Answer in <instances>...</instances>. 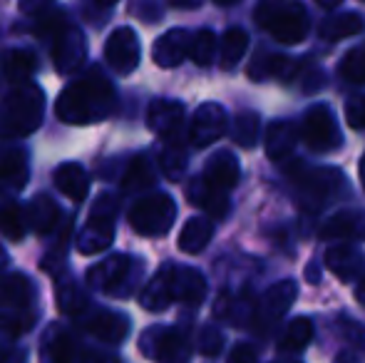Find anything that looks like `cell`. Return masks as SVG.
<instances>
[{
  "instance_id": "obj_1",
  "label": "cell",
  "mask_w": 365,
  "mask_h": 363,
  "mask_svg": "<svg viewBox=\"0 0 365 363\" xmlns=\"http://www.w3.org/2000/svg\"><path fill=\"white\" fill-rule=\"evenodd\" d=\"M117 95L110 80L97 70L85 73L60 92L55 112L65 125H92L102 122L115 112Z\"/></svg>"
},
{
  "instance_id": "obj_2",
  "label": "cell",
  "mask_w": 365,
  "mask_h": 363,
  "mask_svg": "<svg viewBox=\"0 0 365 363\" xmlns=\"http://www.w3.org/2000/svg\"><path fill=\"white\" fill-rule=\"evenodd\" d=\"M45 95L35 83L15 85L0 102V140H23L43 125Z\"/></svg>"
},
{
  "instance_id": "obj_3",
  "label": "cell",
  "mask_w": 365,
  "mask_h": 363,
  "mask_svg": "<svg viewBox=\"0 0 365 363\" xmlns=\"http://www.w3.org/2000/svg\"><path fill=\"white\" fill-rule=\"evenodd\" d=\"M289 175L298 189V199L301 207L308 212H318L328 204V199L341 189L346 177L336 170H323V167H306L301 162L289 165Z\"/></svg>"
},
{
  "instance_id": "obj_4",
  "label": "cell",
  "mask_w": 365,
  "mask_h": 363,
  "mask_svg": "<svg viewBox=\"0 0 365 363\" xmlns=\"http://www.w3.org/2000/svg\"><path fill=\"white\" fill-rule=\"evenodd\" d=\"M254 15H256L259 28H264L271 38L284 45L301 43L308 33V15H306V10L296 3L274 5V3L261 0Z\"/></svg>"
},
{
  "instance_id": "obj_5",
  "label": "cell",
  "mask_w": 365,
  "mask_h": 363,
  "mask_svg": "<svg viewBox=\"0 0 365 363\" xmlns=\"http://www.w3.org/2000/svg\"><path fill=\"white\" fill-rule=\"evenodd\" d=\"M177 219V204L169 194L154 192L140 199L130 212V224L142 237H164Z\"/></svg>"
},
{
  "instance_id": "obj_6",
  "label": "cell",
  "mask_w": 365,
  "mask_h": 363,
  "mask_svg": "<svg viewBox=\"0 0 365 363\" xmlns=\"http://www.w3.org/2000/svg\"><path fill=\"white\" fill-rule=\"evenodd\" d=\"M115 214L117 204L112 202L110 194H102L92 207L80 237H77V249L80 254H97L105 252L115 239Z\"/></svg>"
},
{
  "instance_id": "obj_7",
  "label": "cell",
  "mask_w": 365,
  "mask_h": 363,
  "mask_svg": "<svg viewBox=\"0 0 365 363\" xmlns=\"http://www.w3.org/2000/svg\"><path fill=\"white\" fill-rule=\"evenodd\" d=\"M301 137L308 150L323 152V155H326V152H336L343 142L336 117H333V112L328 110L326 105L311 107V110L303 115Z\"/></svg>"
},
{
  "instance_id": "obj_8",
  "label": "cell",
  "mask_w": 365,
  "mask_h": 363,
  "mask_svg": "<svg viewBox=\"0 0 365 363\" xmlns=\"http://www.w3.org/2000/svg\"><path fill=\"white\" fill-rule=\"evenodd\" d=\"M140 349L157 363H189L192 356L187 336L177 329H162V326H154L142 334Z\"/></svg>"
},
{
  "instance_id": "obj_9",
  "label": "cell",
  "mask_w": 365,
  "mask_h": 363,
  "mask_svg": "<svg viewBox=\"0 0 365 363\" xmlns=\"http://www.w3.org/2000/svg\"><path fill=\"white\" fill-rule=\"evenodd\" d=\"M30 301H33V284L25 274H10L0 281V306L8 311V326L15 334L30 326Z\"/></svg>"
},
{
  "instance_id": "obj_10",
  "label": "cell",
  "mask_w": 365,
  "mask_h": 363,
  "mask_svg": "<svg viewBox=\"0 0 365 363\" xmlns=\"http://www.w3.org/2000/svg\"><path fill=\"white\" fill-rule=\"evenodd\" d=\"M140 38L132 28H117L105 43V60L117 75H130L140 65Z\"/></svg>"
},
{
  "instance_id": "obj_11",
  "label": "cell",
  "mask_w": 365,
  "mask_h": 363,
  "mask_svg": "<svg viewBox=\"0 0 365 363\" xmlns=\"http://www.w3.org/2000/svg\"><path fill=\"white\" fill-rule=\"evenodd\" d=\"M229 130V120H226L224 107L217 102H204L197 112H194L192 127H189V140L194 147H209L212 142L221 140Z\"/></svg>"
},
{
  "instance_id": "obj_12",
  "label": "cell",
  "mask_w": 365,
  "mask_h": 363,
  "mask_svg": "<svg viewBox=\"0 0 365 363\" xmlns=\"http://www.w3.org/2000/svg\"><path fill=\"white\" fill-rule=\"evenodd\" d=\"M132 269H135V264L127 254H112L87 272V284L97 291H105V294H125L122 284L132 274Z\"/></svg>"
},
{
  "instance_id": "obj_13",
  "label": "cell",
  "mask_w": 365,
  "mask_h": 363,
  "mask_svg": "<svg viewBox=\"0 0 365 363\" xmlns=\"http://www.w3.org/2000/svg\"><path fill=\"white\" fill-rule=\"evenodd\" d=\"M87 58V43L82 30L77 28H63L53 38V60L58 73L70 75L82 68Z\"/></svg>"
},
{
  "instance_id": "obj_14",
  "label": "cell",
  "mask_w": 365,
  "mask_h": 363,
  "mask_svg": "<svg viewBox=\"0 0 365 363\" xmlns=\"http://www.w3.org/2000/svg\"><path fill=\"white\" fill-rule=\"evenodd\" d=\"M28 155L23 147H5L0 150V194L15 197L28 184Z\"/></svg>"
},
{
  "instance_id": "obj_15",
  "label": "cell",
  "mask_w": 365,
  "mask_h": 363,
  "mask_svg": "<svg viewBox=\"0 0 365 363\" xmlns=\"http://www.w3.org/2000/svg\"><path fill=\"white\" fill-rule=\"evenodd\" d=\"M147 125L154 135L164 137L167 142L179 140L184 127V107L172 100H157L149 105Z\"/></svg>"
},
{
  "instance_id": "obj_16",
  "label": "cell",
  "mask_w": 365,
  "mask_h": 363,
  "mask_svg": "<svg viewBox=\"0 0 365 363\" xmlns=\"http://www.w3.org/2000/svg\"><path fill=\"white\" fill-rule=\"evenodd\" d=\"M192 40L194 35L182 28H174L169 33H164L152 48L154 63L159 68H177V65H182L184 58L192 55Z\"/></svg>"
},
{
  "instance_id": "obj_17",
  "label": "cell",
  "mask_w": 365,
  "mask_h": 363,
  "mask_svg": "<svg viewBox=\"0 0 365 363\" xmlns=\"http://www.w3.org/2000/svg\"><path fill=\"white\" fill-rule=\"evenodd\" d=\"M85 329L105 344H122L130 336V319L120 311L100 309L85 321Z\"/></svg>"
},
{
  "instance_id": "obj_18",
  "label": "cell",
  "mask_w": 365,
  "mask_h": 363,
  "mask_svg": "<svg viewBox=\"0 0 365 363\" xmlns=\"http://www.w3.org/2000/svg\"><path fill=\"white\" fill-rule=\"evenodd\" d=\"M323 264H326L328 272L338 276L341 281H356L363 276L365 257L353 244H336V247H331L326 252Z\"/></svg>"
},
{
  "instance_id": "obj_19",
  "label": "cell",
  "mask_w": 365,
  "mask_h": 363,
  "mask_svg": "<svg viewBox=\"0 0 365 363\" xmlns=\"http://www.w3.org/2000/svg\"><path fill=\"white\" fill-rule=\"evenodd\" d=\"M174 274H177V267H172V264H167V267H162L157 274H154V279L149 281L145 286V291H142V306H145L147 311H164L172 301H177V291H174Z\"/></svg>"
},
{
  "instance_id": "obj_20",
  "label": "cell",
  "mask_w": 365,
  "mask_h": 363,
  "mask_svg": "<svg viewBox=\"0 0 365 363\" xmlns=\"http://www.w3.org/2000/svg\"><path fill=\"white\" fill-rule=\"evenodd\" d=\"M75 356V344L63 324L48 326L40 339V363H70Z\"/></svg>"
},
{
  "instance_id": "obj_21",
  "label": "cell",
  "mask_w": 365,
  "mask_h": 363,
  "mask_svg": "<svg viewBox=\"0 0 365 363\" xmlns=\"http://www.w3.org/2000/svg\"><path fill=\"white\" fill-rule=\"evenodd\" d=\"M202 177L209 187L229 194L231 189L239 184V177H241L239 162H236V157L231 155V152H217V155L207 162V170H204Z\"/></svg>"
},
{
  "instance_id": "obj_22",
  "label": "cell",
  "mask_w": 365,
  "mask_h": 363,
  "mask_svg": "<svg viewBox=\"0 0 365 363\" xmlns=\"http://www.w3.org/2000/svg\"><path fill=\"white\" fill-rule=\"evenodd\" d=\"M326 242H346V239H365V212L333 214L321 229Z\"/></svg>"
},
{
  "instance_id": "obj_23",
  "label": "cell",
  "mask_w": 365,
  "mask_h": 363,
  "mask_svg": "<svg viewBox=\"0 0 365 363\" xmlns=\"http://www.w3.org/2000/svg\"><path fill=\"white\" fill-rule=\"evenodd\" d=\"M55 184L73 202H85L87 194H90V175L77 162H63L55 170Z\"/></svg>"
},
{
  "instance_id": "obj_24",
  "label": "cell",
  "mask_w": 365,
  "mask_h": 363,
  "mask_svg": "<svg viewBox=\"0 0 365 363\" xmlns=\"http://www.w3.org/2000/svg\"><path fill=\"white\" fill-rule=\"evenodd\" d=\"M296 127L291 122H271L266 127V137H264V145H266V155L271 157L274 162H284L286 157H291L293 147H296Z\"/></svg>"
},
{
  "instance_id": "obj_25",
  "label": "cell",
  "mask_w": 365,
  "mask_h": 363,
  "mask_svg": "<svg viewBox=\"0 0 365 363\" xmlns=\"http://www.w3.org/2000/svg\"><path fill=\"white\" fill-rule=\"evenodd\" d=\"M174 291H177V301L192 306H202L204 296H207V281L204 276L197 272V269L189 267H177V274H174Z\"/></svg>"
},
{
  "instance_id": "obj_26",
  "label": "cell",
  "mask_w": 365,
  "mask_h": 363,
  "mask_svg": "<svg viewBox=\"0 0 365 363\" xmlns=\"http://www.w3.org/2000/svg\"><path fill=\"white\" fill-rule=\"evenodd\" d=\"M298 73V63L284 55H266V58H256L249 68V75L254 80H264V78H279L281 83H289L296 78Z\"/></svg>"
},
{
  "instance_id": "obj_27",
  "label": "cell",
  "mask_w": 365,
  "mask_h": 363,
  "mask_svg": "<svg viewBox=\"0 0 365 363\" xmlns=\"http://www.w3.org/2000/svg\"><path fill=\"white\" fill-rule=\"evenodd\" d=\"M0 65H3V73L10 83H28L30 75L38 68V60H35V53L28 48H13L5 50L3 58H0Z\"/></svg>"
},
{
  "instance_id": "obj_28",
  "label": "cell",
  "mask_w": 365,
  "mask_h": 363,
  "mask_svg": "<svg viewBox=\"0 0 365 363\" xmlns=\"http://www.w3.org/2000/svg\"><path fill=\"white\" fill-rule=\"evenodd\" d=\"M187 194H189V199H192V204L207 209L212 217H226V214H229V197H226V192H219V189L209 187V184L204 182V177H199V180H194L189 184Z\"/></svg>"
},
{
  "instance_id": "obj_29",
  "label": "cell",
  "mask_w": 365,
  "mask_h": 363,
  "mask_svg": "<svg viewBox=\"0 0 365 363\" xmlns=\"http://www.w3.org/2000/svg\"><path fill=\"white\" fill-rule=\"evenodd\" d=\"M296 296H298L296 281H291V279L279 281V284H274L264 294V299H261V311H264L266 319H279V316H284L286 311L291 309Z\"/></svg>"
},
{
  "instance_id": "obj_30",
  "label": "cell",
  "mask_w": 365,
  "mask_h": 363,
  "mask_svg": "<svg viewBox=\"0 0 365 363\" xmlns=\"http://www.w3.org/2000/svg\"><path fill=\"white\" fill-rule=\"evenodd\" d=\"M214 234V224L209 217H192L179 232V249L184 254H199L207 249L209 239Z\"/></svg>"
},
{
  "instance_id": "obj_31",
  "label": "cell",
  "mask_w": 365,
  "mask_h": 363,
  "mask_svg": "<svg viewBox=\"0 0 365 363\" xmlns=\"http://www.w3.org/2000/svg\"><path fill=\"white\" fill-rule=\"evenodd\" d=\"M25 212H28V224L38 234L53 232L55 224H58V217H60L58 204H55L48 194H40V197H35L33 202L25 207Z\"/></svg>"
},
{
  "instance_id": "obj_32",
  "label": "cell",
  "mask_w": 365,
  "mask_h": 363,
  "mask_svg": "<svg viewBox=\"0 0 365 363\" xmlns=\"http://www.w3.org/2000/svg\"><path fill=\"white\" fill-rule=\"evenodd\" d=\"M28 212H25L20 204L15 202H5L0 204V234H3L5 239H13V242H18V239L25 237V232H28Z\"/></svg>"
},
{
  "instance_id": "obj_33",
  "label": "cell",
  "mask_w": 365,
  "mask_h": 363,
  "mask_svg": "<svg viewBox=\"0 0 365 363\" xmlns=\"http://www.w3.org/2000/svg\"><path fill=\"white\" fill-rule=\"evenodd\" d=\"M311 339H313L311 319H306V316H298V319H293L291 324L286 326L284 339H281L279 349L286 351V354H301V351L311 344Z\"/></svg>"
},
{
  "instance_id": "obj_34",
  "label": "cell",
  "mask_w": 365,
  "mask_h": 363,
  "mask_svg": "<svg viewBox=\"0 0 365 363\" xmlns=\"http://www.w3.org/2000/svg\"><path fill=\"white\" fill-rule=\"evenodd\" d=\"M363 18L358 13H343L336 15V18H328L326 23L321 25V38L326 40H343V38H353L363 30Z\"/></svg>"
},
{
  "instance_id": "obj_35",
  "label": "cell",
  "mask_w": 365,
  "mask_h": 363,
  "mask_svg": "<svg viewBox=\"0 0 365 363\" xmlns=\"http://www.w3.org/2000/svg\"><path fill=\"white\" fill-rule=\"evenodd\" d=\"M246 48H249V35L241 28H231L224 33L221 38V68L224 70H234L241 63Z\"/></svg>"
},
{
  "instance_id": "obj_36",
  "label": "cell",
  "mask_w": 365,
  "mask_h": 363,
  "mask_svg": "<svg viewBox=\"0 0 365 363\" xmlns=\"http://www.w3.org/2000/svg\"><path fill=\"white\" fill-rule=\"evenodd\" d=\"M259 132H261V122L256 112H241L239 117L234 120V127H231V137L239 147H251L259 142Z\"/></svg>"
},
{
  "instance_id": "obj_37",
  "label": "cell",
  "mask_w": 365,
  "mask_h": 363,
  "mask_svg": "<svg viewBox=\"0 0 365 363\" xmlns=\"http://www.w3.org/2000/svg\"><path fill=\"white\" fill-rule=\"evenodd\" d=\"M152 184H154L152 165H149L147 157H137L130 165V170H127L125 180H122V187H125V192H142V189L152 187Z\"/></svg>"
},
{
  "instance_id": "obj_38",
  "label": "cell",
  "mask_w": 365,
  "mask_h": 363,
  "mask_svg": "<svg viewBox=\"0 0 365 363\" xmlns=\"http://www.w3.org/2000/svg\"><path fill=\"white\" fill-rule=\"evenodd\" d=\"M58 306L63 314L68 316H80L90 309V301H87V294L75 284H63L58 291Z\"/></svg>"
},
{
  "instance_id": "obj_39",
  "label": "cell",
  "mask_w": 365,
  "mask_h": 363,
  "mask_svg": "<svg viewBox=\"0 0 365 363\" xmlns=\"http://www.w3.org/2000/svg\"><path fill=\"white\" fill-rule=\"evenodd\" d=\"M162 170L169 180H182L184 170H187V152L179 145V140L167 142V150L162 152Z\"/></svg>"
},
{
  "instance_id": "obj_40",
  "label": "cell",
  "mask_w": 365,
  "mask_h": 363,
  "mask_svg": "<svg viewBox=\"0 0 365 363\" xmlns=\"http://www.w3.org/2000/svg\"><path fill=\"white\" fill-rule=\"evenodd\" d=\"M214 53H217V35L212 30H199L192 40V55L189 58L202 68H207V65H212Z\"/></svg>"
},
{
  "instance_id": "obj_41",
  "label": "cell",
  "mask_w": 365,
  "mask_h": 363,
  "mask_svg": "<svg viewBox=\"0 0 365 363\" xmlns=\"http://www.w3.org/2000/svg\"><path fill=\"white\" fill-rule=\"evenodd\" d=\"M341 75L353 85H365V48H353L341 60Z\"/></svg>"
},
{
  "instance_id": "obj_42",
  "label": "cell",
  "mask_w": 365,
  "mask_h": 363,
  "mask_svg": "<svg viewBox=\"0 0 365 363\" xmlns=\"http://www.w3.org/2000/svg\"><path fill=\"white\" fill-rule=\"evenodd\" d=\"M346 120L353 130H365V95L351 97L346 105Z\"/></svg>"
},
{
  "instance_id": "obj_43",
  "label": "cell",
  "mask_w": 365,
  "mask_h": 363,
  "mask_svg": "<svg viewBox=\"0 0 365 363\" xmlns=\"http://www.w3.org/2000/svg\"><path fill=\"white\" fill-rule=\"evenodd\" d=\"M224 346V336L219 334L214 326H207V329L199 334V349H202L204 356H217Z\"/></svg>"
},
{
  "instance_id": "obj_44",
  "label": "cell",
  "mask_w": 365,
  "mask_h": 363,
  "mask_svg": "<svg viewBox=\"0 0 365 363\" xmlns=\"http://www.w3.org/2000/svg\"><path fill=\"white\" fill-rule=\"evenodd\" d=\"M338 329H341V334H346V339L351 341V344H356L365 354V326L356 324L353 319H341Z\"/></svg>"
},
{
  "instance_id": "obj_45",
  "label": "cell",
  "mask_w": 365,
  "mask_h": 363,
  "mask_svg": "<svg viewBox=\"0 0 365 363\" xmlns=\"http://www.w3.org/2000/svg\"><path fill=\"white\" fill-rule=\"evenodd\" d=\"M226 363H259V356H256V349L251 344H239L229 354Z\"/></svg>"
},
{
  "instance_id": "obj_46",
  "label": "cell",
  "mask_w": 365,
  "mask_h": 363,
  "mask_svg": "<svg viewBox=\"0 0 365 363\" xmlns=\"http://www.w3.org/2000/svg\"><path fill=\"white\" fill-rule=\"evenodd\" d=\"M80 363H120L115 354H107V351H85Z\"/></svg>"
},
{
  "instance_id": "obj_47",
  "label": "cell",
  "mask_w": 365,
  "mask_h": 363,
  "mask_svg": "<svg viewBox=\"0 0 365 363\" xmlns=\"http://www.w3.org/2000/svg\"><path fill=\"white\" fill-rule=\"evenodd\" d=\"M53 3L55 0H20V10L28 15H38V13H45Z\"/></svg>"
},
{
  "instance_id": "obj_48",
  "label": "cell",
  "mask_w": 365,
  "mask_h": 363,
  "mask_svg": "<svg viewBox=\"0 0 365 363\" xmlns=\"http://www.w3.org/2000/svg\"><path fill=\"white\" fill-rule=\"evenodd\" d=\"M0 363H28V354L23 349H10L0 356Z\"/></svg>"
},
{
  "instance_id": "obj_49",
  "label": "cell",
  "mask_w": 365,
  "mask_h": 363,
  "mask_svg": "<svg viewBox=\"0 0 365 363\" xmlns=\"http://www.w3.org/2000/svg\"><path fill=\"white\" fill-rule=\"evenodd\" d=\"M172 5H177V8H197L199 0H172Z\"/></svg>"
},
{
  "instance_id": "obj_50",
  "label": "cell",
  "mask_w": 365,
  "mask_h": 363,
  "mask_svg": "<svg viewBox=\"0 0 365 363\" xmlns=\"http://www.w3.org/2000/svg\"><path fill=\"white\" fill-rule=\"evenodd\" d=\"M356 296H358V301H361V304H365V276H361V281H358Z\"/></svg>"
},
{
  "instance_id": "obj_51",
  "label": "cell",
  "mask_w": 365,
  "mask_h": 363,
  "mask_svg": "<svg viewBox=\"0 0 365 363\" xmlns=\"http://www.w3.org/2000/svg\"><path fill=\"white\" fill-rule=\"evenodd\" d=\"M336 363H361V361H358L356 356H353V354H348V351H346V354H341V356H338Z\"/></svg>"
},
{
  "instance_id": "obj_52",
  "label": "cell",
  "mask_w": 365,
  "mask_h": 363,
  "mask_svg": "<svg viewBox=\"0 0 365 363\" xmlns=\"http://www.w3.org/2000/svg\"><path fill=\"white\" fill-rule=\"evenodd\" d=\"M316 3L321 5V8H328V10H331V8H336V5L341 3V0H316Z\"/></svg>"
},
{
  "instance_id": "obj_53",
  "label": "cell",
  "mask_w": 365,
  "mask_h": 363,
  "mask_svg": "<svg viewBox=\"0 0 365 363\" xmlns=\"http://www.w3.org/2000/svg\"><path fill=\"white\" fill-rule=\"evenodd\" d=\"M5 267H8V252H5V249L0 247V272H3Z\"/></svg>"
},
{
  "instance_id": "obj_54",
  "label": "cell",
  "mask_w": 365,
  "mask_h": 363,
  "mask_svg": "<svg viewBox=\"0 0 365 363\" xmlns=\"http://www.w3.org/2000/svg\"><path fill=\"white\" fill-rule=\"evenodd\" d=\"M308 276H311V284H318V269L308 267Z\"/></svg>"
},
{
  "instance_id": "obj_55",
  "label": "cell",
  "mask_w": 365,
  "mask_h": 363,
  "mask_svg": "<svg viewBox=\"0 0 365 363\" xmlns=\"http://www.w3.org/2000/svg\"><path fill=\"white\" fill-rule=\"evenodd\" d=\"M361 180H363V187H365V155H363V160H361Z\"/></svg>"
},
{
  "instance_id": "obj_56",
  "label": "cell",
  "mask_w": 365,
  "mask_h": 363,
  "mask_svg": "<svg viewBox=\"0 0 365 363\" xmlns=\"http://www.w3.org/2000/svg\"><path fill=\"white\" fill-rule=\"evenodd\" d=\"M214 3H219V5H234V3H239V0H214Z\"/></svg>"
},
{
  "instance_id": "obj_57",
  "label": "cell",
  "mask_w": 365,
  "mask_h": 363,
  "mask_svg": "<svg viewBox=\"0 0 365 363\" xmlns=\"http://www.w3.org/2000/svg\"><path fill=\"white\" fill-rule=\"evenodd\" d=\"M100 5H112V3H117V0H97Z\"/></svg>"
},
{
  "instance_id": "obj_58",
  "label": "cell",
  "mask_w": 365,
  "mask_h": 363,
  "mask_svg": "<svg viewBox=\"0 0 365 363\" xmlns=\"http://www.w3.org/2000/svg\"><path fill=\"white\" fill-rule=\"evenodd\" d=\"M274 363H298V361H274Z\"/></svg>"
}]
</instances>
